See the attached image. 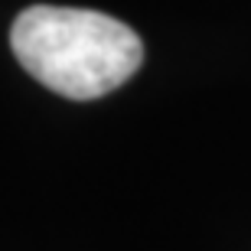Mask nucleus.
<instances>
[{"label": "nucleus", "mask_w": 251, "mask_h": 251, "mask_svg": "<svg viewBox=\"0 0 251 251\" xmlns=\"http://www.w3.org/2000/svg\"><path fill=\"white\" fill-rule=\"evenodd\" d=\"M10 49L39 85L72 101L121 88L144 62L127 23L82 7H26L10 26Z\"/></svg>", "instance_id": "nucleus-1"}]
</instances>
